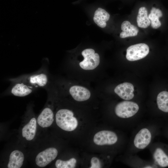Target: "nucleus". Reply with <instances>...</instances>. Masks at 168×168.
Instances as JSON below:
<instances>
[{"instance_id":"f257e3e1","label":"nucleus","mask_w":168,"mask_h":168,"mask_svg":"<svg viewBox=\"0 0 168 168\" xmlns=\"http://www.w3.org/2000/svg\"><path fill=\"white\" fill-rule=\"evenodd\" d=\"M73 115V112L68 109L59 110L55 115L57 124L61 129L66 131L74 130L78 125V121Z\"/></svg>"},{"instance_id":"f03ea898","label":"nucleus","mask_w":168,"mask_h":168,"mask_svg":"<svg viewBox=\"0 0 168 168\" xmlns=\"http://www.w3.org/2000/svg\"><path fill=\"white\" fill-rule=\"evenodd\" d=\"M139 109L138 105L136 103L128 101L119 102L115 108V112L118 117L122 118H128L135 115Z\"/></svg>"},{"instance_id":"7ed1b4c3","label":"nucleus","mask_w":168,"mask_h":168,"mask_svg":"<svg viewBox=\"0 0 168 168\" xmlns=\"http://www.w3.org/2000/svg\"><path fill=\"white\" fill-rule=\"evenodd\" d=\"M83 60L79 63V66L85 70H92L96 68L100 63V56L98 54L95 53L92 49H87L82 52Z\"/></svg>"},{"instance_id":"20e7f679","label":"nucleus","mask_w":168,"mask_h":168,"mask_svg":"<svg viewBox=\"0 0 168 168\" xmlns=\"http://www.w3.org/2000/svg\"><path fill=\"white\" fill-rule=\"evenodd\" d=\"M149 52L148 45L145 43H139L129 46L126 50V58L130 61H134L143 58Z\"/></svg>"},{"instance_id":"39448f33","label":"nucleus","mask_w":168,"mask_h":168,"mask_svg":"<svg viewBox=\"0 0 168 168\" xmlns=\"http://www.w3.org/2000/svg\"><path fill=\"white\" fill-rule=\"evenodd\" d=\"M118 137L114 132L109 130H102L96 133L93 138L95 144L98 145H111L116 143Z\"/></svg>"},{"instance_id":"423d86ee","label":"nucleus","mask_w":168,"mask_h":168,"mask_svg":"<svg viewBox=\"0 0 168 168\" xmlns=\"http://www.w3.org/2000/svg\"><path fill=\"white\" fill-rule=\"evenodd\" d=\"M58 153V151L56 148H48L37 155L35 159L36 164L39 167H45L55 159Z\"/></svg>"},{"instance_id":"0eeeda50","label":"nucleus","mask_w":168,"mask_h":168,"mask_svg":"<svg viewBox=\"0 0 168 168\" xmlns=\"http://www.w3.org/2000/svg\"><path fill=\"white\" fill-rule=\"evenodd\" d=\"M26 79H20L35 88L46 87L49 83L48 76L44 72H40L27 76Z\"/></svg>"},{"instance_id":"6e6552de","label":"nucleus","mask_w":168,"mask_h":168,"mask_svg":"<svg viewBox=\"0 0 168 168\" xmlns=\"http://www.w3.org/2000/svg\"><path fill=\"white\" fill-rule=\"evenodd\" d=\"M152 134L149 129L143 128L140 130L135 136L133 143L135 147L139 149L146 147L150 143Z\"/></svg>"},{"instance_id":"1a4fd4ad","label":"nucleus","mask_w":168,"mask_h":168,"mask_svg":"<svg viewBox=\"0 0 168 168\" xmlns=\"http://www.w3.org/2000/svg\"><path fill=\"white\" fill-rule=\"evenodd\" d=\"M35 88L26 82L20 80L12 86L10 92L15 96L23 97L31 93Z\"/></svg>"},{"instance_id":"9d476101","label":"nucleus","mask_w":168,"mask_h":168,"mask_svg":"<svg viewBox=\"0 0 168 168\" xmlns=\"http://www.w3.org/2000/svg\"><path fill=\"white\" fill-rule=\"evenodd\" d=\"M134 88L132 84L125 82L120 84L116 86L114 92L122 99L128 100L133 98L134 96Z\"/></svg>"},{"instance_id":"9b49d317","label":"nucleus","mask_w":168,"mask_h":168,"mask_svg":"<svg viewBox=\"0 0 168 168\" xmlns=\"http://www.w3.org/2000/svg\"><path fill=\"white\" fill-rule=\"evenodd\" d=\"M69 92L72 98L78 101L86 100L91 96V93L88 89L79 86H71L69 89Z\"/></svg>"},{"instance_id":"f8f14e48","label":"nucleus","mask_w":168,"mask_h":168,"mask_svg":"<svg viewBox=\"0 0 168 168\" xmlns=\"http://www.w3.org/2000/svg\"><path fill=\"white\" fill-rule=\"evenodd\" d=\"M53 112L50 108H44L38 116L37 122L38 124L42 128L50 126L54 120Z\"/></svg>"},{"instance_id":"ddd939ff","label":"nucleus","mask_w":168,"mask_h":168,"mask_svg":"<svg viewBox=\"0 0 168 168\" xmlns=\"http://www.w3.org/2000/svg\"><path fill=\"white\" fill-rule=\"evenodd\" d=\"M23 153L18 150H15L11 153L7 165L8 168H20L22 166L24 161Z\"/></svg>"},{"instance_id":"4468645a","label":"nucleus","mask_w":168,"mask_h":168,"mask_svg":"<svg viewBox=\"0 0 168 168\" xmlns=\"http://www.w3.org/2000/svg\"><path fill=\"white\" fill-rule=\"evenodd\" d=\"M36 126V119L35 118H33L22 128V133L23 137L25 138L27 140H32L35 135Z\"/></svg>"},{"instance_id":"2eb2a0df","label":"nucleus","mask_w":168,"mask_h":168,"mask_svg":"<svg viewBox=\"0 0 168 168\" xmlns=\"http://www.w3.org/2000/svg\"><path fill=\"white\" fill-rule=\"evenodd\" d=\"M121 29L123 31L120 33L119 36L121 38L135 36L137 35L139 32L137 27L127 21L123 22L121 25Z\"/></svg>"},{"instance_id":"dca6fc26","label":"nucleus","mask_w":168,"mask_h":168,"mask_svg":"<svg viewBox=\"0 0 168 168\" xmlns=\"http://www.w3.org/2000/svg\"><path fill=\"white\" fill-rule=\"evenodd\" d=\"M110 17V14L105 10L99 8L95 12L93 20L98 26L104 28L106 26V22L109 20Z\"/></svg>"},{"instance_id":"f3484780","label":"nucleus","mask_w":168,"mask_h":168,"mask_svg":"<svg viewBox=\"0 0 168 168\" xmlns=\"http://www.w3.org/2000/svg\"><path fill=\"white\" fill-rule=\"evenodd\" d=\"M163 15V13L160 9L154 7H152L148 16L153 28L157 29L161 26V23L159 18L161 17Z\"/></svg>"},{"instance_id":"a211bd4d","label":"nucleus","mask_w":168,"mask_h":168,"mask_svg":"<svg viewBox=\"0 0 168 168\" xmlns=\"http://www.w3.org/2000/svg\"><path fill=\"white\" fill-rule=\"evenodd\" d=\"M137 22L138 26L141 28H146L150 26V21L147 15V9L145 7L139 8Z\"/></svg>"},{"instance_id":"6ab92c4d","label":"nucleus","mask_w":168,"mask_h":168,"mask_svg":"<svg viewBox=\"0 0 168 168\" xmlns=\"http://www.w3.org/2000/svg\"><path fill=\"white\" fill-rule=\"evenodd\" d=\"M153 156L155 161L160 166L164 167L168 166V156L162 149L156 148Z\"/></svg>"},{"instance_id":"aec40b11","label":"nucleus","mask_w":168,"mask_h":168,"mask_svg":"<svg viewBox=\"0 0 168 168\" xmlns=\"http://www.w3.org/2000/svg\"><path fill=\"white\" fill-rule=\"evenodd\" d=\"M157 105L161 110L168 112V91H163L158 95L156 99Z\"/></svg>"},{"instance_id":"412c9836","label":"nucleus","mask_w":168,"mask_h":168,"mask_svg":"<svg viewBox=\"0 0 168 168\" xmlns=\"http://www.w3.org/2000/svg\"><path fill=\"white\" fill-rule=\"evenodd\" d=\"M76 162V159L73 158L66 161L58 159L55 162V166L57 168H74Z\"/></svg>"},{"instance_id":"4be33fe9","label":"nucleus","mask_w":168,"mask_h":168,"mask_svg":"<svg viewBox=\"0 0 168 168\" xmlns=\"http://www.w3.org/2000/svg\"><path fill=\"white\" fill-rule=\"evenodd\" d=\"M91 166L90 168H100L101 167V163L96 157H93L91 159Z\"/></svg>"}]
</instances>
